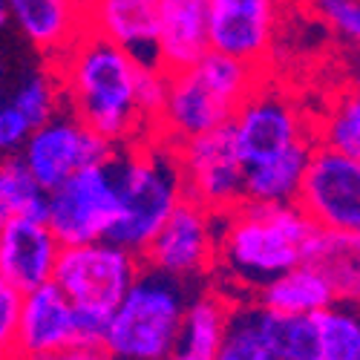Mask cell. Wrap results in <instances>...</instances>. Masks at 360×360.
<instances>
[{
  "instance_id": "cell-1",
  "label": "cell",
  "mask_w": 360,
  "mask_h": 360,
  "mask_svg": "<svg viewBox=\"0 0 360 360\" xmlns=\"http://www.w3.org/2000/svg\"><path fill=\"white\" fill-rule=\"evenodd\" d=\"M320 231L294 205L239 202L219 214L214 288L233 303L248 300L262 285L291 268L311 262Z\"/></svg>"
},
{
  "instance_id": "cell-2",
  "label": "cell",
  "mask_w": 360,
  "mask_h": 360,
  "mask_svg": "<svg viewBox=\"0 0 360 360\" xmlns=\"http://www.w3.org/2000/svg\"><path fill=\"white\" fill-rule=\"evenodd\" d=\"M141 64L136 55L96 32H84L55 58L64 107L115 150L153 136V124L139 104Z\"/></svg>"
},
{
  "instance_id": "cell-3",
  "label": "cell",
  "mask_w": 360,
  "mask_h": 360,
  "mask_svg": "<svg viewBox=\"0 0 360 360\" xmlns=\"http://www.w3.org/2000/svg\"><path fill=\"white\" fill-rule=\"evenodd\" d=\"M110 165L118 191V217L107 239L141 257L167 217L188 199L179 153L173 144L150 136L115 150Z\"/></svg>"
},
{
  "instance_id": "cell-4",
  "label": "cell",
  "mask_w": 360,
  "mask_h": 360,
  "mask_svg": "<svg viewBox=\"0 0 360 360\" xmlns=\"http://www.w3.org/2000/svg\"><path fill=\"white\" fill-rule=\"evenodd\" d=\"M262 72L222 52H205L188 70L167 75V96L153 136L179 147L196 136L228 127L236 107L259 84Z\"/></svg>"
},
{
  "instance_id": "cell-5",
  "label": "cell",
  "mask_w": 360,
  "mask_h": 360,
  "mask_svg": "<svg viewBox=\"0 0 360 360\" xmlns=\"http://www.w3.org/2000/svg\"><path fill=\"white\" fill-rule=\"evenodd\" d=\"M196 288L202 285L165 277L141 265L139 277L110 314L101 346L115 360H167Z\"/></svg>"
},
{
  "instance_id": "cell-6",
  "label": "cell",
  "mask_w": 360,
  "mask_h": 360,
  "mask_svg": "<svg viewBox=\"0 0 360 360\" xmlns=\"http://www.w3.org/2000/svg\"><path fill=\"white\" fill-rule=\"evenodd\" d=\"M141 271V257L115 245L112 239L84 245H64L52 283L75 309L112 314Z\"/></svg>"
},
{
  "instance_id": "cell-7",
  "label": "cell",
  "mask_w": 360,
  "mask_h": 360,
  "mask_svg": "<svg viewBox=\"0 0 360 360\" xmlns=\"http://www.w3.org/2000/svg\"><path fill=\"white\" fill-rule=\"evenodd\" d=\"M228 127L243 153V162L274 156L297 144H314V122L306 107L285 86L262 78L236 107Z\"/></svg>"
},
{
  "instance_id": "cell-8",
  "label": "cell",
  "mask_w": 360,
  "mask_h": 360,
  "mask_svg": "<svg viewBox=\"0 0 360 360\" xmlns=\"http://www.w3.org/2000/svg\"><path fill=\"white\" fill-rule=\"evenodd\" d=\"M219 214L185 199L141 251V265L191 285H205L217 265Z\"/></svg>"
},
{
  "instance_id": "cell-9",
  "label": "cell",
  "mask_w": 360,
  "mask_h": 360,
  "mask_svg": "<svg viewBox=\"0 0 360 360\" xmlns=\"http://www.w3.org/2000/svg\"><path fill=\"white\" fill-rule=\"evenodd\" d=\"M118 217V191L112 165H89L67 182L46 191V225L61 245L107 239Z\"/></svg>"
},
{
  "instance_id": "cell-10",
  "label": "cell",
  "mask_w": 360,
  "mask_h": 360,
  "mask_svg": "<svg viewBox=\"0 0 360 360\" xmlns=\"http://www.w3.org/2000/svg\"><path fill=\"white\" fill-rule=\"evenodd\" d=\"M18 156L29 176L35 179V185L41 191H52L78 170L110 162L115 156V147L78 122L70 110H61L29 133Z\"/></svg>"
},
{
  "instance_id": "cell-11",
  "label": "cell",
  "mask_w": 360,
  "mask_h": 360,
  "mask_svg": "<svg viewBox=\"0 0 360 360\" xmlns=\"http://www.w3.org/2000/svg\"><path fill=\"white\" fill-rule=\"evenodd\" d=\"M297 207L320 233H360V159L314 141Z\"/></svg>"
},
{
  "instance_id": "cell-12",
  "label": "cell",
  "mask_w": 360,
  "mask_h": 360,
  "mask_svg": "<svg viewBox=\"0 0 360 360\" xmlns=\"http://www.w3.org/2000/svg\"><path fill=\"white\" fill-rule=\"evenodd\" d=\"M182 165L185 193L214 214H225L243 202L245 162L233 141L231 127L196 136L176 147Z\"/></svg>"
},
{
  "instance_id": "cell-13",
  "label": "cell",
  "mask_w": 360,
  "mask_h": 360,
  "mask_svg": "<svg viewBox=\"0 0 360 360\" xmlns=\"http://www.w3.org/2000/svg\"><path fill=\"white\" fill-rule=\"evenodd\" d=\"M211 49L259 70L274 52L283 0H207Z\"/></svg>"
},
{
  "instance_id": "cell-14",
  "label": "cell",
  "mask_w": 360,
  "mask_h": 360,
  "mask_svg": "<svg viewBox=\"0 0 360 360\" xmlns=\"http://www.w3.org/2000/svg\"><path fill=\"white\" fill-rule=\"evenodd\" d=\"M64 245L46 219L18 217L0 228V280L18 294L52 283Z\"/></svg>"
},
{
  "instance_id": "cell-15",
  "label": "cell",
  "mask_w": 360,
  "mask_h": 360,
  "mask_svg": "<svg viewBox=\"0 0 360 360\" xmlns=\"http://www.w3.org/2000/svg\"><path fill=\"white\" fill-rule=\"evenodd\" d=\"M70 346H78L75 306L55 283L20 294L18 311V354L46 360Z\"/></svg>"
},
{
  "instance_id": "cell-16",
  "label": "cell",
  "mask_w": 360,
  "mask_h": 360,
  "mask_svg": "<svg viewBox=\"0 0 360 360\" xmlns=\"http://www.w3.org/2000/svg\"><path fill=\"white\" fill-rule=\"evenodd\" d=\"M9 20L46 58H61L86 32V0H6Z\"/></svg>"
},
{
  "instance_id": "cell-17",
  "label": "cell",
  "mask_w": 360,
  "mask_h": 360,
  "mask_svg": "<svg viewBox=\"0 0 360 360\" xmlns=\"http://www.w3.org/2000/svg\"><path fill=\"white\" fill-rule=\"evenodd\" d=\"M205 52H211L207 0H159L153 61L165 72H179L193 67Z\"/></svg>"
},
{
  "instance_id": "cell-18",
  "label": "cell",
  "mask_w": 360,
  "mask_h": 360,
  "mask_svg": "<svg viewBox=\"0 0 360 360\" xmlns=\"http://www.w3.org/2000/svg\"><path fill=\"white\" fill-rule=\"evenodd\" d=\"M159 0H86V32H96L139 61L156 64Z\"/></svg>"
},
{
  "instance_id": "cell-19",
  "label": "cell",
  "mask_w": 360,
  "mask_h": 360,
  "mask_svg": "<svg viewBox=\"0 0 360 360\" xmlns=\"http://www.w3.org/2000/svg\"><path fill=\"white\" fill-rule=\"evenodd\" d=\"M314 144H297L283 153L265 156L257 162H245L243 179V202L257 205H294L300 196V185L306 179L309 156Z\"/></svg>"
},
{
  "instance_id": "cell-20",
  "label": "cell",
  "mask_w": 360,
  "mask_h": 360,
  "mask_svg": "<svg viewBox=\"0 0 360 360\" xmlns=\"http://www.w3.org/2000/svg\"><path fill=\"white\" fill-rule=\"evenodd\" d=\"M228 309L231 303L214 285L196 288L167 360H217L228 326Z\"/></svg>"
},
{
  "instance_id": "cell-21",
  "label": "cell",
  "mask_w": 360,
  "mask_h": 360,
  "mask_svg": "<svg viewBox=\"0 0 360 360\" xmlns=\"http://www.w3.org/2000/svg\"><path fill=\"white\" fill-rule=\"evenodd\" d=\"M251 300L271 314L314 317L335 303V294L320 268L314 262H303L262 285Z\"/></svg>"
},
{
  "instance_id": "cell-22",
  "label": "cell",
  "mask_w": 360,
  "mask_h": 360,
  "mask_svg": "<svg viewBox=\"0 0 360 360\" xmlns=\"http://www.w3.org/2000/svg\"><path fill=\"white\" fill-rule=\"evenodd\" d=\"M311 262L340 303L360 306V233H320Z\"/></svg>"
},
{
  "instance_id": "cell-23",
  "label": "cell",
  "mask_w": 360,
  "mask_h": 360,
  "mask_svg": "<svg viewBox=\"0 0 360 360\" xmlns=\"http://www.w3.org/2000/svg\"><path fill=\"white\" fill-rule=\"evenodd\" d=\"M217 360H277L262 332V309L254 300H233Z\"/></svg>"
},
{
  "instance_id": "cell-24",
  "label": "cell",
  "mask_w": 360,
  "mask_h": 360,
  "mask_svg": "<svg viewBox=\"0 0 360 360\" xmlns=\"http://www.w3.org/2000/svg\"><path fill=\"white\" fill-rule=\"evenodd\" d=\"M320 360H360V306L335 300L314 314Z\"/></svg>"
},
{
  "instance_id": "cell-25",
  "label": "cell",
  "mask_w": 360,
  "mask_h": 360,
  "mask_svg": "<svg viewBox=\"0 0 360 360\" xmlns=\"http://www.w3.org/2000/svg\"><path fill=\"white\" fill-rule=\"evenodd\" d=\"M18 217L46 219V191L35 185L20 156H0V228Z\"/></svg>"
},
{
  "instance_id": "cell-26",
  "label": "cell",
  "mask_w": 360,
  "mask_h": 360,
  "mask_svg": "<svg viewBox=\"0 0 360 360\" xmlns=\"http://www.w3.org/2000/svg\"><path fill=\"white\" fill-rule=\"evenodd\" d=\"M314 141L360 159V84L343 89L314 124Z\"/></svg>"
},
{
  "instance_id": "cell-27",
  "label": "cell",
  "mask_w": 360,
  "mask_h": 360,
  "mask_svg": "<svg viewBox=\"0 0 360 360\" xmlns=\"http://www.w3.org/2000/svg\"><path fill=\"white\" fill-rule=\"evenodd\" d=\"M262 332L277 360H320L314 317H288L262 309Z\"/></svg>"
},
{
  "instance_id": "cell-28",
  "label": "cell",
  "mask_w": 360,
  "mask_h": 360,
  "mask_svg": "<svg viewBox=\"0 0 360 360\" xmlns=\"http://www.w3.org/2000/svg\"><path fill=\"white\" fill-rule=\"evenodd\" d=\"M9 101L26 115V122L38 127L46 118H52L55 112L64 110V98H61V84H58L55 70H35L29 72L15 89Z\"/></svg>"
},
{
  "instance_id": "cell-29",
  "label": "cell",
  "mask_w": 360,
  "mask_h": 360,
  "mask_svg": "<svg viewBox=\"0 0 360 360\" xmlns=\"http://www.w3.org/2000/svg\"><path fill=\"white\" fill-rule=\"evenodd\" d=\"M314 9L335 35L360 49V0H317Z\"/></svg>"
},
{
  "instance_id": "cell-30",
  "label": "cell",
  "mask_w": 360,
  "mask_h": 360,
  "mask_svg": "<svg viewBox=\"0 0 360 360\" xmlns=\"http://www.w3.org/2000/svg\"><path fill=\"white\" fill-rule=\"evenodd\" d=\"M18 311L20 294L6 280H0V360L18 354Z\"/></svg>"
},
{
  "instance_id": "cell-31",
  "label": "cell",
  "mask_w": 360,
  "mask_h": 360,
  "mask_svg": "<svg viewBox=\"0 0 360 360\" xmlns=\"http://www.w3.org/2000/svg\"><path fill=\"white\" fill-rule=\"evenodd\" d=\"M32 130L35 127L9 98L0 101V156H18Z\"/></svg>"
},
{
  "instance_id": "cell-32",
  "label": "cell",
  "mask_w": 360,
  "mask_h": 360,
  "mask_svg": "<svg viewBox=\"0 0 360 360\" xmlns=\"http://www.w3.org/2000/svg\"><path fill=\"white\" fill-rule=\"evenodd\" d=\"M9 23H12L9 20V4H6V0H0V32H4Z\"/></svg>"
},
{
  "instance_id": "cell-33",
  "label": "cell",
  "mask_w": 360,
  "mask_h": 360,
  "mask_svg": "<svg viewBox=\"0 0 360 360\" xmlns=\"http://www.w3.org/2000/svg\"><path fill=\"white\" fill-rule=\"evenodd\" d=\"M294 4H311V6H314V4H317V0H294Z\"/></svg>"
},
{
  "instance_id": "cell-34",
  "label": "cell",
  "mask_w": 360,
  "mask_h": 360,
  "mask_svg": "<svg viewBox=\"0 0 360 360\" xmlns=\"http://www.w3.org/2000/svg\"><path fill=\"white\" fill-rule=\"evenodd\" d=\"M9 360H32V357H23V354H15V357H9Z\"/></svg>"
}]
</instances>
